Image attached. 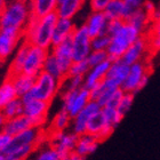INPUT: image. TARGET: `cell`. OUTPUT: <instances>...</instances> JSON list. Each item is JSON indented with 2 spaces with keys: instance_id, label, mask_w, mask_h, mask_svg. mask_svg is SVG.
Listing matches in <instances>:
<instances>
[{
  "instance_id": "1",
  "label": "cell",
  "mask_w": 160,
  "mask_h": 160,
  "mask_svg": "<svg viewBox=\"0 0 160 160\" xmlns=\"http://www.w3.org/2000/svg\"><path fill=\"white\" fill-rule=\"evenodd\" d=\"M28 20L29 7L27 3L17 0L7 1L0 15V31H15L24 34Z\"/></svg>"
},
{
  "instance_id": "2",
  "label": "cell",
  "mask_w": 160,
  "mask_h": 160,
  "mask_svg": "<svg viewBox=\"0 0 160 160\" xmlns=\"http://www.w3.org/2000/svg\"><path fill=\"white\" fill-rule=\"evenodd\" d=\"M140 34V31L136 28L125 22L121 30L111 38V42L107 48L108 60L111 63L121 60L130 45H133L138 39Z\"/></svg>"
},
{
  "instance_id": "3",
  "label": "cell",
  "mask_w": 160,
  "mask_h": 160,
  "mask_svg": "<svg viewBox=\"0 0 160 160\" xmlns=\"http://www.w3.org/2000/svg\"><path fill=\"white\" fill-rule=\"evenodd\" d=\"M61 88H62V83L58 80H56L46 72L41 71L36 77L34 85L32 87V89L29 92V94L32 98L50 103L58 94Z\"/></svg>"
},
{
  "instance_id": "4",
  "label": "cell",
  "mask_w": 160,
  "mask_h": 160,
  "mask_svg": "<svg viewBox=\"0 0 160 160\" xmlns=\"http://www.w3.org/2000/svg\"><path fill=\"white\" fill-rule=\"evenodd\" d=\"M151 74V67L145 62H138L129 67L128 76L121 85V89L123 93L135 94L138 93L147 86L149 78Z\"/></svg>"
},
{
  "instance_id": "5",
  "label": "cell",
  "mask_w": 160,
  "mask_h": 160,
  "mask_svg": "<svg viewBox=\"0 0 160 160\" xmlns=\"http://www.w3.org/2000/svg\"><path fill=\"white\" fill-rule=\"evenodd\" d=\"M20 98L23 103V114L32 122V126L40 128L46 122L50 103L32 98L29 93Z\"/></svg>"
},
{
  "instance_id": "6",
  "label": "cell",
  "mask_w": 160,
  "mask_h": 160,
  "mask_svg": "<svg viewBox=\"0 0 160 160\" xmlns=\"http://www.w3.org/2000/svg\"><path fill=\"white\" fill-rule=\"evenodd\" d=\"M61 100L63 103L62 109L67 111L71 118H74L82 111L92 98L89 90L82 87L79 90H63L61 94Z\"/></svg>"
},
{
  "instance_id": "7",
  "label": "cell",
  "mask_w": 160,
  "mask_h": 160,
  "mask_svg": "<svg viewBox=\"0 0 160 160\" xmlns=\"http://www.w3.org/2000/svg\"><path fill=\"white\" fill-rule=\"evenodd\" d=\"M48 55H49V49H43V48H40L37 46H31L27 58H25V62L23 64L22 73L36 78L42 71L43 63H45Z\"/></svg>"
},
{
  "instance_id": "8",
  "label": "cell",
  "mask_w": 160,
  "mask_h": 160,
  "mask_svg": "<svg viewBox=\"0 0 160 160\" xmlns=\"http://www.w3.org/2000/svg\"><path fill=\"white\" fill-rule=\"evenodd\" d=\"M90 39L86 25L83 24L82 27L77 29V31L73 34L72 40V60L73 62H80V61L87 60L92 52L90 46Z\"/></svg>"
},
{
  "instance_id": "9",
  "label": "cell",
  "mask_w": 160,
  "mask_h": 160,
  "mask_svg": "<svg viewBox=\"0 0 160 160\" xmlns=\"http://www.w3.org/2000/svg\"><path fill=\"white\" fill-rule=\"evenodd\" d=\"M78 136L72 132H53L50 135V147L60 153L62 158H67L69 154L74 152Z\"/></svg>"
},
{
  "instance_id": "10",
  "label": "cell",
  "mask_w": 160,
  "mask_h": 160,
  "mask_svg": "<svg viewBox=\"0 0 160 160\" xmlns=\"http://www.w3.org/2000/svg\"><path fill=\"white\" fill-rule=\"evenodd\" d=\"M41 137H42V132L40 130V128L31 127L29 129L24 130L22 133L15 135V136H12L9 144L6 148L3 154L7 153V152H10V151L13 150H16L18 148H24V147L37 148L38 144L41 141Z\"/></svg>"
},
{
  "instance_id": "11",
  "label": "cell",
  "mask_w": 160,
  "mask_h": 160,
  "mask_svg": "<svg viewBox=\"0 0 160 160\" xmlns=\"http://www.w3.org/2000/svg\"><path fill=\"white\" fill-rule=\"evenodd\" d=\"M101 110H102V108H101L95 101H90L89 103L83 108L82 111H81L80 113H78L76 117L72 118L71 126H70L71 132H72L74 135H77V136L86 134L87 123H88L89 119L93 117V116H95V114H97L98 112H101Z\"/></svg>"
},
{
  "instance_id": "12",
  "label": "cell",
  "mask_w": 160,
  "mask_h": 160,
  "mask_svg": "<svg viewBox=\"0 0 160 160\" xmlns=\"http://www.w3.org/2000/svg\"><path fill=\"white\" fill-rule=\"evenodd\" d=\"M73 34L74 33L70 34L60 45L50 47L52 50L49 52L50 54H53L54 56L56 57L61 69H62V71H63L64 73L67 74V77H68L69 69H70L72 63H73V60H72V40H73Z\"/></svg>"
},
{
  "instance_id": "13",
  "label": "cell",
  "mask_w": 160,
  "mask_h": 160,
  "mask_svg": "<svg viewBox=\"0 0 160 160\" xmlns=\"http://www.w3.org/2000/svg\"><path fill=\"white\" fill-rule=\"evenodd\" d=\"M147 54H149V52H148L147 40H145V38H144L142 34H140L138 39H137L133 45H130L126 53L123 54L121 61H122L126 65L130 67V65H133V64L144 61Z\"/></svg>"
},
{
  "instance_id": "14",
  "label": "cell",
  "mask_w": 160,
  "mask_h": 160,
  "mask_svg": "<svg viewBox=\"0 0 160 160\" xmlns=\"http://www.w3.org/2000/svg\"><path fill=\"white\" fill-rule=\"evenodd\" d=\"M24 34L22 32L15 31H0V64L7 60V57L13 53L21 39H23Z\"/></svg>"
},
{
  "instance_id": "15",
  "label": "cell",
  "mask_w": 160,
  "mask_h": 160,
  "mask_svg": "<svg viewBox=\"0 0 160 160\" xmlns=\"http://www.w3.org/2000/svg\"><path fill=\"white\" fill-rule=\"evenodd\" d=\"M58 1L57 0H30L29 1V17L40 20L48 14L56 12Z\"/></svg>"
},
{
  "instance_id": "16",
  "label": "cell",
  "mask_w": 160,
  "mask_h": 160,
  "mask_svg": "<svg viewBox=\"0 0 160 160\" xmlns=\"http://www.w3.org/2000/svg\"><path fill=\"white\" fill-rule=\"evenodd\" d=\"M111 62L109 60H107L103 63L98 64L96 67L92 68L88 73L86 74L85 80H83V87L86 89L90 90L93 87H95L96 85H98L100 82H102L105 77H107V73L109 69H110Z\"/></svg>"
},
{
  "instance_id": "17",
  "label": "cell",
  "mask_w": 160,
  "mask_h": 160,
  "mask_svg": "<svg viewBox=\"0 0 160 160\" xmlns=\"http://www.w3.org/2000/svg\"><path fill=\"white\" fill-rule=\"evenodd\" d=\"M85 25L87 28V31H88L90 39H94V38L98 37L101 34L107 33L108 20L103 12L93 13L87 18Z\"/></svg>"
},
{
  "instance_id": "18",
  "label": "cell",
  "mask_w": 160,
  "mask_h": 160,
  "mask_svg": "<svg viewBox=\"0 0 160 160\" xmlns=\"http://www.w3.org/2000/svg\"><path fill=\"white\" fill-rule=\"evenodd\" d=\"M31 46H33V45H31L30 42H28L27 40L22 39V43H21V46H20V48H18V50H17L16 55H15V57H14L13 61H12V63H10L6 78L10 79V78L15 77L17 74L22 73L23 64H24V62H25V58H27L28 53H29Z\"/></svg>"
},
{
  "instance_id": "19",
  "label": "cell",
  "mask_w": 160,
  "mask_h": 160,
  "mask_svg": "<svg viewBox=\"0 0 160 160\" xmlns=\"http://www.w3.org/2000/svg\"><path fill=\"white\" fill-rule=\"evenodd\" d=\"M77 29L78 28L71 22V20L58 17L57 23L55 25V29H54L53 39H52V47L57 46L61 42H63L64 40L67 39L70 34L74 33Z\"/></svg>"
},
{
  "instance_id": "20",
  "label": "cell",
  "mask_w": 160,
  "mask_h": 160,
  "mask_svg": "<svg viewBox=\"0 0 160 160\" xmlns=\"http://www.w3.org/2000/svg\"><path fill=\"white\" fill-rule=\"evenodd\" d=\"M98 144H100V141L95 136H92L89 134H83L78 136L74 152L81 157L87 158L96 151Z\"/></svg>"
},
{
  "instance_id": "21",
  "label": "cell",
  "mask_w": 160,
  "mask_h": 160,
  "mask_svg": "<svg viewBox=\"0 0 160 160\" xmlns=\"http://www.w3.org/2000/svg\"><path fill=\"white\" fill-rule=\"evenodd\" d=\"M31 127H33L32 126V122L24 114H22V116H18L16 118L7 120L6 123H5L3 132L8 134L9 136H15L17 134H20L22 132H24V130L31 128Z\"/></svg>"
},
{
  "instance_id": "22",
  "label": "cell",
  "mask_w": 160,
  "mask_h": 160,
  "mask_svg": "<svg viewBox=\"0 0 160 160\" xmlns=\"http://www.w3.org/2000/svg\"><path fill=\"white\" fill-rule=\"evenodd\" d=\"M83 2L85 0H64L63 2L58 3L56 13L61 18L71 20L82 7Z\"/></svg>"
},
{
  "instance_id": "23",
  "label": "cell",
  "mask_w": 160,
  "mask_h": 160,
  "mask_svg": "<svg viewBox=\"0 0 160 160\" xmlns=\"http://www.w3.org/2000/svg\"><path fill=\"white\" fill-rule=\"evenodd\" d=\"M9 80H12V82H13L14 88L16 90L17 97H22L32 89L34 81H36V78L27 76V74L20 73L17 74V76H15V77L10 78Z\"/></svg>"
},
{
  "instance_id": "24",
  "label": "cell",
  "mask_w": 160,
  "mask_h": 160,
  "mask_svg": "<svg viewBox=\"0 0 160 160\" xmlns=\"http://www.w3.org/2000/svg\"><path fill=\"white\" fill-rule=\"evenodd\" d=\"M128 72H129V67L126 65L122 61H116V62H112L110 65V69L107 73V79H111L116 81L117 83L120 85V88H121V85L125 81V79L128 76Z\"/></svg>"
},
{
  "instance_id": "25",
  "label": "cell",
  "mask_w": 160,
  "mask_h": 160,
  "mask_svg": "<svg viewBox=\"0 0 160 160\" xmlns=\"http://www.w3.org/2000/svg\"><path fill=\"white\" fill-rule=\"evenodd\" d=\"M42 71L46 72V73H48L49 76H52L53 78H55L56 80H58L61 83L63 82L64 79L67 78V74L62 71L60 64H58V62H57V60H56V57L50 53H49V55L47 56L45 63H43Z\"/></svg>"
},
{
  "instance_id": "26",
  "label": "cell",
  "mask_w": 160,
  "mask_h": 160,
  "mask_svg": "<svg viewBox=\"0 0 160 160\" xmlns=\"http://www.w3.org/2000/svg\"><path fill=\"white\" fill-rule=\"evenodd\" d=\"M15 98H17V94L13 82L12 80L5 78L3 82L0 85V110H2L7 104Z\"/></svg>"
},
{
  "instance_id": "27",
  "label": "cell",
  "mask_w": 160,
  "mask_h": 160,
  "mask_svg": "<svg viewBox=\"0 0 160 160\" xmlns=\"http://www.w3.org/2000/svg\"><path fill=\"white\" fill-rule=\"evenodd\" d=\"M103 13L108 21L123 20V17H125V3H123V0H112L107 6V8L104 9Z\"/></svg>"
},
{
  "instance_id": "28",
  "label": "cell",
  "mask_w": 160,
  "mask_h": 160,
  "mask_svg": "<svg viewBox=\"0 0 160 160\" xmlns=\"http://www.w3.org/2000/svg\"><path fill=\"white\" fill-rule=\"evenodd\" d=\"M107 126H108L107 121L104 119L103 114H102V110H101V112H98V113L93 116L89 119V121L87 123L86 134H89L92 136H95L98 140L100 134L103 132V129Z\"/></svg>"
},
{
  "instance_id": "29",
  "label": "cell",
  "mask_w": 160,
  "mask_h": 160,
  "mask_svg": "<svg viewBox=\"0 0 160 160\" xmlns=\"http://www.w3.org/2000/svg\"><path fill=\"white\" fill-rule=\"evenodd\" d=\"M72 118L67 111L61 109L52 120V130L53 132H67L71 126Z\"/></svg>"
},
{
  "instance_id": "30",
  "label": "cell",
  "mask_w": 160,
  "mask_h": 160,
  "mask_svg": "<svg viewBox=\"0 0 160 160\" xmlns=\"http://www.w3.org/2000/svg\"><path fill=\"white\" fill-rule=\"evenodd\" d=\"M1 112H2L3 117L6 118V120L13 119V118H16L18 116H22L23 114V103H22L20 97H17V98L12 101V102H9L1 110Z\"/></svg>"
},
{
  "instance_id": "31",
  "label": "cell",
  "mask_w": 160,
  "mask_h": 160,
  "mask_svg": "<svg viewBox=\"0 0 160 160\" xmlns=\"http://www.w3.org/2000/svg\"><path fill=\"white\" fill-rule=\"evenodd\" d=\"M102 114H103L104 119L107 121V125L112 127V128H116L121 122V120L123 119V117L117 110V108H103L102 109Z\"/></svg>"
},
{
  "instance_id": "32",
  "label": "cell",
  "mask_w": 160,
  "mask_h": 160,
  "mask_svg": "<svg viewBox=\"0 0 160 160\" xmlns=\"http://www.w3.org/2000/svg\"><path fill=\"white\" fill-rule=\"evenodd\" d=\"M36 148L33 147H24L18 148L16 150H13L10 152L5 153V160H28L30 156L33 153Z\"/></svg>"
},
{
  "instance_id": "33",
  "label": "cell",
  "mask_w": 160,
  "mask_h": 160,
  "mask_svg": "<svg viewBox=\"0 0 160 160\" xmlns=\"http://www.w3.org/2000/svg\"><path fill=\"white\" fill-rule=\"evenodd\" d=\"M90 70L89 64L87 61H80V62H73L71 68L69 69L68 77H86L88 71Z\"/></svg>"
},
{
  "instance_id": "34",
  "label": "cell",
  "mask_w": 160,
  "mask_h": 160,
  "mask_svg": "<svg viewBox=\"0 0 160 160\" xmlns=\"http://www.w3.org/2000/svg\"><path fill=\"white\" fill-rule=\"evenodd\" d=\"M32 160H63V158L53 147L49 145L40 149Z\"/></svg>"
},
{
  "instance_id": "35",
  "label": "cell",
  "mask_w": 160,
  "mask_h": 160,
  "mask_svg": "<svg viewBox=\"0 0 160 160\" xmlns=\"http://www.w3.org/2000/svg\"><path fill=\"white\" fill-rule=\"evenodd\" d=\"M108 60V54L107 50H92L89 56L87 57V63L89 64L90 69L96 67L98 64L103 63Z\"/></svg>"
},
{
  "instance_id": "36",
  "label": "cell",
  "mask_w": 160,
  "mask_h": 160,
  "mask_svg": "<svg viewBox=\"0 0 160 160\" xmlns=\"http://www.w3.org/2000/svg\"><path fill=\"white\" fill-rule=\"evenodd\" d=\"M134 97H135L134 94L123 93L122 97H121V100L119 102V105L117 107V110L119 111L122 117H125L128 113V111L130 110V108H132L134 102Z\"/></svg>"
},
{
  "instance_id": "37",
  "label": "cell",
  "mask_w": 160,
  "mask_h": 160,
  "mask_svg": "<svg viewBox=\"0 0 160 160\" xmlns=\"http://www.w3.org/2000/svg\"><path fill=\"white\" fill-rule=\"evenodd\" d=\"M111 42V37L109 34H101L98 37L94 38L90 41L92 50H107Z\"/></svg>"
},
{
  "instance_id": "38",
  "label": "cell",
  "mask_w": 160,
  "mask_h": 160,
  "mask_svg": "<svg viewBox=\"0 0 160 160\" xmlns=\"http://www.w3.org/2000/svg\"><path fill=\"white\" fill-rule=\"evenodd\" d=\"M125 3V17L123 20H126L130 14L134 13L142 6V0H123Z\"/></svg>"
},
{
  "instance_id": "39",
  "label": "cell",
  "mask_w": 160,
  "mask_h": 160,
  "mask_svg": "<svg viewBox=\"0 0 160 160\" xmlns=\"http://www.w3.org/2000/svg\"><path fill=\"white\" fill-rule=\"evenodd\" d=\"M112 0H90V8L93 13H100L104 12L107 6Z\"/></svg>"
},
{
  "instance_id": "40",
  "label": "cell",
  "mask_w": 160,
  "mask_h": 160,
  "mask_svg": "<svg viewBox=\"0 0 160 160\" xmlns=\"http://www.w3.org/2000/svg\"><path fill=\"white\" fill-rule=\"evenodd\" d=\"M122 95H123L122 89H121V88L117 89L113 93V95L111 96V98H110V101H109V103H108L107 107H109V108H117L118 105H119V102H120V100H121Z\"/></svg>"
},
{
  "instance_id": "41",
  "label": "cell",
  "mask_w": 160,
  "mask_h": 160,
  "mask_svg": "<svg viewBox=\"0 0 160 160\" xmlns=\"http://www.w3.org/2000/svg\"><path fill=\"white\" fill-rule=\"evenodd\" d=\"M10 138L12 136H9L8 134H6L5 132H1L0 133V153H3L6 148L8 147V144L10 142Z\"/></svg>"
},
{
  "instance_id": "42",
  "label": "cell",
  "mask_w": 160,
  "mask_h": 160,
  "mask_svg": "<svg viewBox=\"0 0 160 160\" xmlns=\"http://www.w3.org/2000/svg\"><path fill=\"white\" fill-rule=\"evenodd\" d=\"M65 159H67V160H86V158L81 157V156L77 154L76 152H72V153L69 154V156H68Z\"/></svg>"
},
{
  "instance_id": "43",
  "label": "cell",
  "mask_w": 160,
  "mask_h": 160,
  "mask_svg": "<svg viewBox=\"0 0 160 160\" xmlns=\"http://www.w3.org/2000/svg\"><path fill=\"white\" fill-rule=\"evenodd\" d=\"M6 118L3 117L2 112H1V110H0V133L1 132H3V128H5V123H6Z\"/></svg>"
},
{
  "instance_id": "44",
  "label": "cell",
  "mask_w": 160,
  "mask_h": 160,
  "mask_svg": "<svg viewBox=\"0 0 160 160\" xmlns=\"http://www.w3.org/2000/svg\"><path fill=\"white\" fill-rule=\"evenodd\" d=\"M5 5H6V3L0 2V15H1V12H2V9H3V7H5Z\"/></svg>"
},
{
  "instance_id": "45",
  "label": "cell",
  "mask_w": 160,
  "mask_h": 160,
  "mask_svg": "<svg viewBox=\"0 0 160 160\" xmlns=\"http://www.w3.org/2000/svg\"><path fill=\"white\" fill-rule=\"evenodd\" d=\"M17 1H20V2H22V3H29V1H30V0H17Z\"/></svg>"
},
{
  "instance_id": "46",
  "label": "cell",
  "mask_w": 160,
  "mask_h": 160,
  "mask_svg": "<svg viewBox=\"0 0 160 160\" xmlns=\"http://www.w3.org/2000/svg\"><path fill=\"white\" fill-rule=\"evenodd\" d=\"M0 160H5V156H3V153H0Z\"/></svg>"
},
{
  "instance_id": "47",
  "label": "cell",
  "mask_w": 160,
  "mask_h": 160,
  "mask_svg": "<svg viewBox=\"0 0 160 160\" xmlns=\"http://www.w3.org/2000/svg\"><path fill=\"white\" fill-rule=\"evenodd\" d=\"M0 2H2V3H6V2H7V0H0Z\"/></svg>"
},
{
  "instance_id": "48",
  "label": "cell",
  "mask_w": 160,
  "mask_h": 160,
  "mask_svg": "<svg viewBox=\"0 0 160 160\" xmlns=\"http://www.w3.org/2000/svg\"><path fill=\"white\" fill-rule=\"evenodd\" d=\"M57 1H58V3H61V2H63L64 0H57Z\"/></svg>"
},
{
  "instance_id": "49",
  "label": "cell",
  "mask_w": 160,
  "mask_h": 160,
  "mask_svg": "<svg viewBox=\"0 0 160 160\" xmlns=\"http://www.w3.org/2000/svg\"><path fill=\"white\" fill-rule=\"evenodd\" d=\"M63 160H67V159H65V158H64V159H63Z\"/></svg>"
}]
</instances>
